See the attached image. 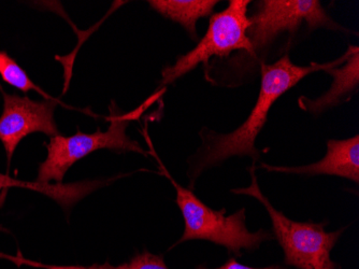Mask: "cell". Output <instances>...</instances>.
<instances>
[{
    "label": "cell",
    "mask_w": 359,
    "mask_h": 269,
    "mask_svg": "<svg viewBox=\"0 0 359 269\" xmlns=\"http://www.w3.org/2000/svg\"><path fill=\"white\" fill-rule=\"evenodd\" d=\"M11 188H22V189L32 190L44 194L48 197L55 198L58 193V188L55 184H42L38 182H24L13 179L8 175L0 173V191L11 189Z\"/></svg>",
    "instance_id": "cell-13"
},
{
    "label": "cell",
    "mask_w": 359,
    "mask_h": 269,
    "mask_svg": "<svg viewBox=\"0 0 359 269\" xmlns=\"http://www.w3.org/2000/svg\"><path fill=\"white\" fill-rule=\"evenodd\" d=\"M0 77L6 83L23 93L35 91L44 98L54 99L32 82L27 72L20 66L19 63L12 58L7 52L1 50H0Z\"/></svg>",
    "instance_id": "cell-12"
},
{
    "label": "cell",
    "mask_w": 359,
    "mask_h": 269,
    "mask_svg": "<svg viewBox=\"0 0 359 269\" xmlns=\"http://www.w3.org/2000/svg\"><path fill=\"white\" fill-rule=\"evenodd\" d=\"M217 0H149L148 4L157 13L182 26L191 39L197 40L196 24L210 16Z\"/></svg>",
    "instance_id": "cell-10"
},
{
    "label": "cell",
    "mask_w": 359,
    "mask_h": 269,
    "mask_svg": "<svg viewBox=\"0 0 359 269\" xmlns=\"http://www.w3.org/2000/svg\"><path fill=\"white\" fill-rule=\"evenodd\" d=\"M197 269H287L284 268V267L279 266V265H271V266L263 267V268H255V267H250L245 266V265L240 264L239 262L235 260V258H231L225 263V264L222 265V266L217 267V268H208V267L203 266V265H201V266L197 267Z\"/></svg>",
    "instance_id": "cell-14"
},
{
    "label": "cell",
    "mask_w": 359,
    "mask_h": 269,
    "mask_svg": "<svg viewBox=\"0 0 359 269\" xmlns=\"http://www.w3.org/2000/svg\"><path fill=\"white\" fill-rule=\"evenodd\" d=\"M4 97V110L0 115V141L5 147L8 166L18 145L30 133H42L46 136L60 135L54 120L58 100L46 99L36 102L29 97L8 94L0 86Z\"/></svg>",
    "instance_id": "cell-7"
},
{
    "label": "cell",
    "mask_w": 359,
    "mask_h": 269,
    "mask_svg": "<svg viewBox=\"0 0 359 269\" xmlns=\"http://www.w3.org/2000/svg\"><path fill=\"white\" fill-rule=\"evenodd\" d=\"M260 167L270 173H294V175L337 176L359 184V136L355 135L348 139H330L327 152L320 161L310 165L271 166L262 163Z\"/></svg>",
    "instance_id": "cell-8"
},
{
    "label": "cell",
    "mask_w": 359,
    "mask_h": 269,
    "mask_svg": "<svg viewBox=\"0 0 359 269\" xmlns=\"http://www.w3.org/2000/svg\"><path fill=\"white\" fill-rule=\"evenodd\" d=\"M255 164L250 168V187L231 190V193L251 196L267 210L271 220L274 237L284 254V263L296 269H339L340 265L330 258L332 249L340 240L344 228L336 232H326L328 222L314 223L290 220L283 212L276 209L264 195L256 177Z\"/></svg>",
    "instance_id": "cell-2"
},
{
    "label": "cell",
    "mask_w": 359,
    "mask_h": 269,
    "mask_svg": "<svg viewBox=\"0 0 359 269\" xmlns=\"http://www.w3.org/2000/svg\"><path fill=\"white\" fill-rule=\"evenodd\" d=\"M346 58L348 51L334 62L312 63L310 66H298L286 54L272 64L262 63L259 94L247 120L228 133H215L208 129L201 131L203 145L191 159V171L189 173L191 176L189 177H191V185L203 171L217 167L231 157H250L255 164L260 157L259 151L255 147L256 139L267 123L270 109L276 100L309 74L320 70L326 72L332 67L344 64Z\"/></svg>",
    "instance_id": "cell-1"
},
{
    "label": "cell",
    "mask_w": 359,
    "mask_h": 269,
    "mask_svg": "<svg viewBox=\"0 0 359 269\" xmlns=\"http://www.w3.org/2000/svg\"><path fill=\"white\" fill-rule=\"evenodd\" d=\"M161 169L177 192L175 203L184 218V232L175 244L189 240H207L227 249L228 254L242 256L243 251L257 250L260 244L273 240L271 232L262 230L250 232L245 224V209L226 216V209L215 210L205 205L191 190L182 187L170 177L166 168Z\"/></svg>",
    "instance_id": "cell-3"
},
{
    "label": "cell",
    "mask_w": 359,
    "mask_h": 269,
    "mask_svg": "<svg viewBox=\"0 0 359 269\" xmlns=\"http://www.w3.org/2000/svg\"><path fill=\"white\" fill-rule=\"evenodd\" d=\"M0 258L10 261L18 266L36 267V268L42 269H169L165 262L164 256L161 254H153L149 251H143L141 254H135L128 262L124 264L111 265L110 263H104V264H93L90 266H83V265H48L42 264L35 261L26 260L21 254L18 256H7V254L0 252Z\"/></svg>",
    "instance_id": "cell-11"
},
{
    "label": "cell",
    "mask_w": 359,
    "mask_h": 269,
    "mask_svg": "<svg viewBox=\"0 0 359 269\" xmlns=\"http://www.w3.org/2000/svg\"><path fill=\"white\" fill-rule=\"evenodd\" d=\"M248 38L251 44V58H257L259 52L269 46L284 32L290 35L306 25L309 30L327 28L350 32L330 18L318 0H262L249 16Z\"/></svg>",
    "instance_id": "cell-6"
},
{
    "label": "cell",
    "mask_w": 359,
    "mask_h": 269,
    "mask_svg": "<svg viewBox=\"0 0 359 269\" xmlns=\"http://www.w3.org/2000/svg\"><path fill=\"white\" fill-rule=\"evenodd\" d=\"M110 112L108 131L98 129L94 133L78 131L69 137L62 135L51 137L50 143L46 145L48 157L43 163L40 164L36 182L50 184L51 181H56L62 183L65 175L74 163L98 150L106 149L121 153L136 152L148 157L149 153L127 135L126 129L132 122L133 114L121 115L120 109L116 108L114 102L111 105Z\"/></svg>",
    "instance_id": "cell-4"
},
{
    "label": "cell",
    "mask_w": 359,
    "mask_h": 269,
    "mask_svg": "<svg viewBox=\"0 0 359 269\" xmlns=\"http://www.w3.org/2000/svg\"><path fill=\"white\" fill-rule=\"evenodd\" d=\"M249 0H231L228 7L213 14L205 36L193 50L179 56L172 66L161 72V84L166 86L195 70L201 64L207 66L210 58H224L236 50H243L251 55V44L248 38L250 23L248 16Z\"/></svg>",
    "instance_id": "cell-5"
},
{
    "label": "cell",
    "mask_w": 359,
    "mask_h": 269,
    "mask_svg": "<svg viewBox=\"0 0 359 269\" xmlns=\"http://www.w3.org/2000/svg\"><path fill=\"white\" fill-rule=\"evenodd\" d=\"M326 72L332 76V86L327 92L318 98L300 96L298 105L302 110L318 117L330 109L344 104L357 92L359 86V48L350 46L348 48V58L344 64L332 67Z\"/></svg>",
    "instance_id": "cell-9"
}]
</instances>
